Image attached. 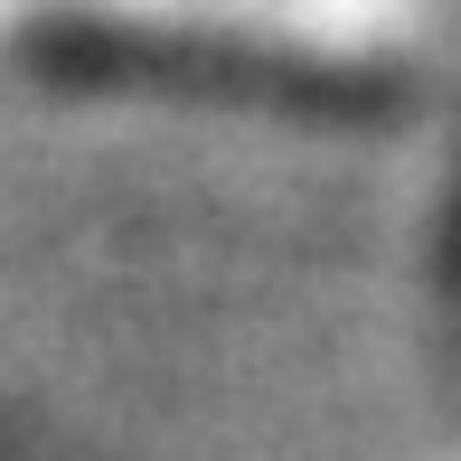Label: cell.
<instances>
[{
    "label": "cell",
    "mask_w": 461,
    "mask_h": 461,
    "mask_svg": "<svg viewBox=\"0 0 461 461\" xmlns=\"http://www.w3.org/2000/svg\"><path fill=\"white\" fill-rule=\"evenodd\" d=\"M29 67L57 86H151V95H236V104H302V113H376L405 104V76L330 67L302 48L255 38H188V29H132V19H57L29 38Z\"/></svg>",
    "instance_id": "obj_1"
},
{
    "label": "cell",
    "mask_w": 461,
    "mask_h": 461,
    "mask_svg": "<svg viewBox=\"0 0 461 461\" xmlns=\"http://www.w3.org/2000/svg\"><path fill=\"white\" fill-rule=\"evenodd\" d=\"M443 255H452V283H461V207H452V245H443Z\"/></svg>",
    "instance_id": "obj_2"
}]
</instances>
